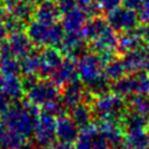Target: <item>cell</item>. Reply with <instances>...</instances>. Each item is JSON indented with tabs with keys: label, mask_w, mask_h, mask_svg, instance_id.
I'll return each instance as SVG.
<instances>
[{
	"label": "cell",
	"mask_w": 149,
	"mask_h": 149,
	"mask_svg": "<svg viewBox=\"0 0 149 149\" xmlns=\"http://www.w3.org/2000/svg\"><path fill=\"white\" fill-rule=\"evenodd\" d=\"M62 51L54 47L44 48L41 51V65L37 76L41 79H48L51 77L55 69L62 63Z\"/></svg>",
	"instance_id": "8992f818"
},
{
	"label": "cell",
	"mask_w": 149,
	"mask_h": 149,
	"mask_svg": "<svg viewBox=\"0 0 149 149\" xmlns=\"http://www.w3.org/2000/svg\"><path fill=\"white\" fill-rule=\"evenodd\" d=\"M101 149H109V148H101Z\"/></svg>",
	"instance_id": "f907efd6"
},
{
	"label": "cell",
	"mask_w": 149,
	"mask_h": 149,
	"mask_svg": "<svg viewBox=\"0 0 149 149\" xmlns=\"http://www.w3.org/2000/svg\"><path fill=\"white\" fill-rule=\"evenodd\" d=\"M0 45H1V43H0Z\"/></svg>",
	"instance_id": "816d5d0a"
},
{
	"label": "cell",
	"mask_w": 149,
	"mask_h": 149,
	"mask_svg": "<svg viewBox=\"0 0 149 149\" xmlns=\"http://www.w3.org/2000/svg\"><path fill=\"white\" fill-rule=\"evenodd\" d=\"M41 112L37 106L29 101H15L9 111L2 116V122L7 129L13 130L26 139L34 134Z\"/></svg>",
	"instance_id": "6da1fadb"
},
{
	"label": "cell",
	"mask_w": 149,
	"mask_h": 149,
	"mask_svg": "<svg viewBox=\"0 0 149 149\" xmlns=\"http://www.w3.org/2000/svg\"><path fill=\"white\" fill-rule=\"evenodd\" d=\"M41 112L44 113V114H48V115H51L54 118H59L62 115H65V111H66V107L63 105V102L61 100H55V101H51L44 106L41 107Z\"/></svg>",
	"instance_id": "f546056e"
},
{
	"label": "cell",
	"mask_w": 149,
	"mask_h": 149,
	"mask_svg": "<svg viewBox=\"0 0 149 149\" xmlns=\"http://www.w3.org/2000/svg\"><path fill=\"white\" fill-rule=\"evenodd\" d=\"M57 3H58L61 13H63V14L69 12V10H71V9H73V8H76V7H78L76 0H58Z\"/></svg>",
	"instance_id": "e575fe53"
},
{
	"label": "cell",
	"mask_w": 149,
	"mask_h": 149,
	"mask_svg": "<svg viewBox=\"0 0 149 149\" xmlns=\"http://www.w3.org/2000/svg\"><path fill=\"white\" fill-rule=\"evenodd\" d=\"M87 14L79 7H76L63 14L62 26L66 33L69 31H80L86 23Z\"/></svg>",
	"instance_id": "4fadbf2b"
},
{
	"label": "cell",
	"mask_w": 149,
	"mask_h": 149,
	"mask_svg": "<svg viewBox=\"0 0 149 149\" xmlns=\"http://www.w3.org/2000/svg\"><path fill=\"white\" fill-rule=\"evenodd\" d=\"M35 143L38 148L49 149L56 142V118L44 114L41 112V115L37 120L35 130H34Z\"/></svg>",
	"instance_id": "3957f363"
},
{
	"label": "cell",
	"mask_w": 149,
	"mask_h": 149,
	"mask_svg": "<svg viewBox=\"0 0 149 149\" xmlns=\"http://www.w3.org/2000/svg\"><path fill=\"white\" fill-rule=\"evenodd\" d=\"M95 1L98 2L100 9L106 12V13L119 8L120 5L122 3V0H95Z\"/></svg>",
	"instance_id": "836d02e7"
},
{
	"label": "cell",
	"mask_w": 149,
	"mask_h": 149,
	"mask_svg": "<svg viewBox=\"0 0 149 149\" xmlns=\"http://www.w3.org/2000/svg\"><path fill=\"white\" fill-rule=\"evenodd\" d=\"M56 136L58 141L74 143L79 136V128L68 115H62L56 119Z\"/></svg>",
	"instance_id": "30bf717a"
},
{
	"label": "cell",
	"mask_w": 149,
	"mask_h": 149,
	"mask_svg": "<svg viewBox=\"0 0 149 149\" xmlns=\"http://www.w3.org/2000/svg\"><path fill=\"white\" fill-rule=\"evenodd\" d=\"M6 130H7V127L5 126V123H3L2 121H0V139H1V136L5 134Z\"/></svg>",
	"instance_id": "f6af8a7d"
},
{
	"label": "cell",
	"mask_w": 149,
	"mask_h": 149,
	"mask_svg": "<svg viewBox=\"0 0 149 149\" xmlns=\"http://www.w3.org/2000/svg\"><path fill=\"white\" fill-rule=\"evenodd\" d=\"M136 77L139 81V94L149 97V74L139 73Z\"/></svg>",
	"instance_id": "d6a6232c"
},
{
	"label": "cell",
	"mask_w": 149,
	"mask_h": 149,
	"mask_svg": "<svg viewBox=\"0 0 149 149\" xmlns=\"http://www.w3.org/2000/svg\"><path fill=\"white\" fill-rule=\"evenodd\" d=\"M49 28L50 26H47L42 22H38L36 20L29 22L27 26V35L33 42L34 45L41 47V45H48V38H49Z\"/></svg>",
	"instance_id": "e0dca14e"
},
{
	"label": "cell",
	"mask_w": 149,
	"mask_h": 149,
	"mask_svg": "<svg viewBox=\"0 0 149 149\" xmlns=\"http://www.w3.org/2000/svg\"><path fill=\"white\" fill-rule=\"evenodd\" d=\"M35 9H36L35 5L29 3L27 1H23V0H19L17 3L13 7V9L10 12H12V15H14V16H16V17L27 22L28 20L34 17Z\"/></svg>",
	"instance_id": "83f0119b"
},
{
	"label": "cell",
	"mask_w": 149,
	"mask_h": 149,
	"mask_svg": "<svg viewBox=\"0 0 149 149\" xmlns=\"http://www.w3.org/2000/svg\"><path fill=\"white\" fill-rule=\"evenodd\" d=\"M41 65V52L33 50L29 55L21 59L22 72L24 73H34L37 74Z\"/></svg>",
	"instance_id": "484cf974"
},
{
	"label": "cell",
	"mask_w": 149,
	"mask_h": 149,
	"mask_svg": "<svg viewBox=\"0 0 149 149\" xmlns=\"http://www.w3.org/2000/svg\"><path fill=\"white\" fill-rule=\"evenodd\" d=\"M104 68L105 65L98 54L87 52L77 62V74L83 83L87 84L104 73Z\"/></svg>",
	"instance_id": "5b68a950"
},
{
	"label": "cell",
	"mask_w": 149,
	"mask_h": 149,
	"mask_svg": "<svg viewBox=\"0 0 149 149\" xmlns=\"http://www.w3.org/2000/svg\"><path fill=\"white\" fill-rule=\"evenodd\" d=\"M104 73L106 74V77L109 80L115 81V80H119L122 77H125L126 73H127V70L125 68V64H123L122 59H120V58H113L109 63H107L105 65Z\"/></svg>",
	"instance_id": "d4e9b609"
},
{
	"label": "cell",
	"mask_w": 149,
	"mask_h": 149,
	"mask_svg": "<svg viewBox=\"0 0 149 149\" xmlns=\"http://www.w3.org/2000/svg\"><path fill=\"white\" fill-rule=\"evenodd\" d=\"M49 149H74V146L72 143H66V142H55Z\"/></svg>",
	"instance_id": "f35d334b"
},
{
	"label": "cell",
	"mask_w": 149,
	"mask_h": 149,
	"mask_svg": "<svg viewBox=\"0 0 149 149\" xmlns=\"http://www.w3.org/2000/svg\"><path fill=\"white\" fill-rule=\"evenodd\" d=\"M40 80V77L37 74L34 73H24V76L21 78V83H22V87L24 90V92H29Z\"/></svg>",
	"instance_id": "1f68e13d"
},
{
	"label": "cell",
	"mask_w": 149,
	"mask_h": 149,
	"mask_svg": "<svg viewBox=\"0 0 149 149\" xmlns=\"http://www.w3.org/2000/svg\"><path fill=\"white\" fill-rule=\"evenodd\" d=\"M146 0H122V5L123 7L132 9L134 12H139L141 9V7L143 6Z\"/></svg>",
	"instance_id": "d590c367"
},
{
	"label": "cell",
	"mask_w": 149,
	"mask_h": 149,
	"mask_svg": "<svg viewBox=\"0 0 149 149\" xmlns=\"http://www.w3.org/2000/svg\"><path fill=\"white\" fill-rule=\"evenodd\" d=\"M99 134L98 125L92 123L85 129H81L78 139L74 142V149H93V139Z\"/></svg>",
	"instance_id": "603a6c76"
},
{
	"label": "cell",
	"mask_w": 149,
	"mask_h": 149,
	"mask_svg": "<svg viewBox=\"0 0 149 149\" xmlns=\"http://www.w3.org/2000/svg\"><path fill=\"white\" fill-rule=\"evenodd\" d=\"M118 149H128V148H127V147H119Z\"/></svg>",
	"instance_id": "681fc988"
},
{
	"label": "cell",
	"mask_w": 149,
	"mask_h": 149,
	"mask_svg": "<svg viewBox=\"0 0 149 149\" xmlns=\"http://www.w3.org/2000/svg\"><path fill=\"white\" fill-rule=\"evenodd\" d=\"M3 79H5V76H2L0 73V92H1V88H2V85H3Z\"/></svg>",
	"instance_id": "bcb514c9"
},
{
	"label": "cell",
	"mask_w": 149,
	"mask_h": 149,
	"mask_svg": "<svg viewBox=\"0 0 149 149\" xmlns=\"http://www.w3.org/2000/svg\"><path fill=\"white\" fill-rule=\"evenodd\" d=\"M65 30L61 23H54L49 28V38H48V45L58 48L61 47L63 38L65 36Z\"/></svg>",
	"instance_id": "f1b7e54d"
},
{
	"label": "cell",
	"mask_w": 149,
	"mask_h": 149,
	"mask_svg": "<svg viewBox=\"0 0 149 149\" xmlns=\"http://www.w3.org/2000/svg\"><path fill=\"white\" fill-rule=\"evenodd\" d=\"M78 78L77 74V63L72 58H63L62 63L55 69L50 79L58 86H65L71 80Z\"/></svg>",
	"instance_id": "52a82bcc"
},
{
	"label": "cell",
	"mask_w": 149,
	"mask_h": 149,
	"mask_svg": "<svg viewBox=\"0 0 149 149\" xmlns=\"http://www.w3.org/2000/svg\"><path fill=\"white\" fill-rule=\"evenodd\" d=\"M9 36V33L5 24H0V43L5 42Z\"/></svg>",
	"instance_id": "b9f144b4"
},
{
	"label": "cell",
	"mask_w": 149,
	"mask_h": 149,
	"mask_svg": "<svg viewBox=\"0 0 149 149\" xmlns=\"http://www.w3.org/2000/svg\"><path fill=\"white\" fill-rule=\"evenodd\" d=\"M146 130H147V133H148V135H149V122H148V125H147V128H146Z\"/></svg>",
	"instance_id": "c3c4849f"
},
{
	"label": "cell",
	"mask_w": 149,
	"mask_h": 149,
	"mask_svg": "<svg viewBox=\"0 0 149 149\" xmlns=\"http://www.w3.org/2000/svg\"><path fill=\"white\" fill-rule=\"evenodd\" d=\"M139 31L142 36V40H143V43L147 45V48H149V26H146V24H142V26H139Z\"/></svg>",
	"instance_id": "74e56055"
},
{
	"label": "cell",
	"mask_w": 149,
	"mask_h": 149,
	"mask_svg": "<svg viewBox=\"0 0 149 149\" xmlns=\"http://www.w3.org/2000/svg\"><path fill=\"white\" fill-rule=\"evenodd\" d=\"M137 28L134 30H130V31L122 33V35L119 36V43H118V48H116L118 52H120L121 55H125L129 51L137 50V49L142 48L143 40H142V36Z\"/></svg>",
	"instance_id": "9a60e30c"
},
{
	"label": "cell",
	"mask_w": 149,
	"mask_h": 149,
	"mask_svg": "<svg viewBox=\"0 0 149 149\" xmlns=\"http://www.w3.org/2000/svg\"><path fill=\"white\" fill-rule=\"evenodd\" d=\"M24 141H26L24 136L15 133L13 130L7 129L0 139V148H2V149H19Z\"/></svg>",
	"instance_id": "4316f807"
},
{
	"label": "cell",
	"mask_w": 149,
	"mask_h": 149,
	"mask_svg": "<svg viewBox=\"0 0 149 149\" xmlns=\"http://www.w3.org/2000/svg\"><path fill=\"white\" fill-rule=\"evenodd\" d=\"M111 80L106 77L105 73H101L92 81L86 84V90L94 97H99L105 93H108V91L111 90Z\"/></svg>",
	"instance_id": "cb8c5ba5"
},
{
	"label": "cell",
	"mask_w": 149,
	"mask_h": 149,
	"mask_svg": "<svg viewBox=\"0 0 149 149\" xmlns=\"http://www.w3.org/2000/svg\"><path fill=\"white\" fill-rule=\"evenodd\" d=\"M119 43L118 33L109 26L93 41L90 42V50L94 54H100L102 51H115Z\"/></svg>",
	"instance_id": "ba28073f"
},
{
	"label": "cell",
	"mask_w": 149,
	"mask_h": 149,
	"mask_svg": "<svg viewBox=\"0 0 149 149\" xmlns=\"http://www.w3.org/2000/svg\"><path fill=\"white\" fill-rule=\"evenodd\" d=\"M70 118L72 119V121L77 125V127L80 130L87 128L88 126L93 123L92 122V118H93L92 108L90 107V105H86L84 102H79L78 105L73 106L70 109Z\"/></svg>",
	"instance_id": "2e32d148"
},
{
	"label": "cell",
	"mask_w": 149,
	"mask_h": 149,
	"mask_svg": "<svg viewBox=\"0 0 149 149\" xmlns=\"http://www.w3.org/2000/svg\"><path fill=\"white\" fill-rule=\"evenodd\" d=\"M76 2L79 8H81L84 12H86L95 2V0H76Z\"/></svg>",
	"instance_id": "ab89813d"
},
{
	"label": "cell",
	"mask_w": 149,
	"mask_h": 149,
	"mask_svg": "<svg viewBox=\"0 0 149 149\" xmlns=\"http://www.w3.org/2000/svg\"><path fill=\"white\" fill-rule=\"evenodd\" d=\"M123 143L128 149H149V135L146 129L127 130Z\"/></svg>",
	"instance_id": "ffe728a7"
},
{
	"label": "cell",
	"mask_w": 149,
	"mask_h": 149,
	"mask_svg": "<svg viewBox=\"0 0 149 149\" xmlns=\"http://www.w3.org/2000/svg\"><path fill=\"white\" fill-rule=\"evenodd\" d=\"M59 15L61 10L58 3H56L54 0H45L37 3L34 17L38 22H42L47 26H51L54 23H57Z\"/></svg>",
	"instance_id": "7c38bea8"
},
{
	"label": "cell",
	"mask_w": 149,
	"mask_h": 149,
	"mask_svg": "<svg viewBox=\"0 0 149 149\" xmlns=\"http://www.w3.org/2000/svg\"><path fill=\"white\" fill-rule=\"evenodd\" d=\"M19 149H38V147L36 146V143H34V142H31V141H27V140H26Z\"/></svg>",
	"instance_id": "7bdbcfd3"
},
{
	"label": "cell",
	"mask_w": 149,
	"mask_h": 149,
	"mask_svg": "<svg viewBox=\"0 0 149 149\" xmlns=\"http://www.w3.org/2000/svg\"><path fill=\"white\" fill-rule=\"evenodd\" d=\"M107 27H108L107 20L104 19L101 15H97V16H92L90 20L86 21V23L81 29V33L86 38V41L91 42L95 40Z\"/></svg>",
	"instance_id": "d6986e66"
},
{
	"label": "cell",
	"mask_w": 149,
	"mask_h": 149,
	"mask_svg": "<svg viewBox=\"0 0 149 149\" xmlns=\"http://www.w3.org/2000/svg\"><path fill=\"white\" fill-rule=\"evenodd\" d=\"M106 20L108 26L116 33L130 31L140 26L137 13L126 7H119L112 12H108Z\"/></svg>",
	"instance_id": "7a4b0ae2"
},
{
	"label": "cell",
	"mask_w": 149,
	"mask_h": 149,
	"mask_svg": "<svg viewBox=\"0 0 149 149\" xmlns=\"http://www.w3.org/2000/svg\"><path fill=\"white\" fill-rule=\"evenodd\" d=\"M144 70L149 73V48L146 50V57H144Z\"/></svg>",
	"instance_id": "ee69618b"
},
{
	"label": "cell",
	"mask_w": 149,
	"mask_h": 149,
	"mask_svg": "<svg viewBox=\"0 0 149 149\" xmlns=\"http://www.w3.org/2000/svg\"><path fill=\"white\" fill-rule=\"evenodd\" d=\"M8 17H9L8 9L3 6L2 2H0V24H5V22L7 21Z\"/></svg>",
	"instance_id": "60d3db41"
},
{
	"label": "cell",
	"mask_w": 149,
	"mask_h": 149,
	"mask_svg": "<svg viewBox=\"0 0 149 149\" xmlns=\"http://www.w3.org/2000/svg\"><path fill=\"white\" fill-rule=\"evenodd\" d=\"M85 92V87L83 86V81L79 78H76L63 86V91L61 94V101L66 108H72L73 106L81 102L83 94Z\"/></svg>",
	"instance_id": "8fae6325"
},
{
	"label": "cell",
	"mask_w": 149,
	"mask_h": 149,
	"mask_svg": "<svg viewBox=\"0 0 149 149\" xmlns=\"http://www.w3.org/2000/svg\"><path fill=\"white\" fill-rule=\"evenodd\" d=\"M111 91L120 97L129 98L134 94H139V81L136 76H125L119 80H115L111 85Z\"/></svg>",
	"instance_id": "5bb4252c"
},
{
	"label": "cell",
	"mask_w": 149,
	"mask_h": 149,
	"mask_svg": "<svg viewBox=\"0 0 149 149\" xmlns=\"http://www.w3.org/2000/svg\"><path fill=\"white\" fill-rule=\"evenodd\" d=\"M59 95V87L51 79H40L38 83L29 92H27L28 101L37 107H42L51 101L57 100Z\"/></svg>",
	"instance_id": "277c9868"
},
{
	"label": "cell",
	"mask_w": 149,
	"mask_h": 149,
	"mask_svg": "<svg viewBox=\"0 0 149 149\" xmlns=\"http://www.w3.org/2000/svg\"><path fill=\"white\" fill-rule=\"evenodd\" d=\"M10 108V100L0 92V116H3Z\"/></svg>",
	"instance_id": "8d00e7d4"
},
{
	"label": "cell",
	"mask_w": 149,
	"mask_h": 149,
	"mask_svg": "<svg viewBox=\"0 0 149 149\" xmlns=\"http://www.w3.org/2000/svg\"><path fill=\"white\" fill-rule=\"evenodd\" d=\"M6 42L9 47L13 56L16 57L20 61L34 50L33 42L28 37L27 33H23V31L9 35L8 38L6 40Z\"/></svg>",
	"instance_id": "9c48e42d"
},
{
	"label": "cell",
	"mask_w": 149,
	"mask_h": 149,
	"mask_svg": "<svg viewBox=\"0 0 149 149\" xmlns=\"http://www.w3.org/2000/svg\"><path fill=\"white\" fill-rule=\"evenodd\" d=\"M5 26L9 33V35L12 34H16V33H21L26 28H27V24H26V21L14 16V15H9V17L7 19V21L5 22Z\"/></svg>",
	"instance_id": "4dcf8cb0"
},
{
	"label": "cell",
	"mask_w": 149,
	"mask_h": 149,
	"mask_svg": "<svg viewBox=\"0 0 149 149\" xmlns=\"http://www.w3.org/2000/svg\"><path fill=\"white\" fill-rule=\"evenodd\" d=\"M144 57H146V50L141 48L122 55L121 59L125 64L127 72L134 74L144 69Z\"/></svg>",
	"instance_id": "ac0fdd59"
},
{
	"label": "cell",
	"mask_w": 149,
	"mask_h": 149,
	"mask_svg": "<svg viewBox=\"0 0 149 149\" xmlns=\"http://www.w3.org/2000/svg\"><path fill=\"white\" fill-rule=\"evenodd\" d=\"M148 115L127 109L123 119H122V127L125 132L127 130H139V129H146L148 125Z\"/></svg>",
	"instance_id": "7402d4cb"
},
{
	"label": "cell",
	"mask_w": 149,
	"mask_h": 149,
	"mask_svg": "<svg viewBox=\"0 0 149 149\" xmlns=\"http://www.w3.org/2000/svg\"><path fill=\"white\" fill-rule=\"evenodd\" d=\"M1 93H3L9 100L19 101L24 93L21 79L17 78V76H5Z\"/></svg>",
	"instance_id": "44dd1931"
},
{
	"label": "cell",
	"mask_w": 149,
	"mask_h": 149,
	"mask_svg": "<svg viewBox=\"0 0 149 149\" xmlns=\"http://www.w3.org/2000/svg\"><path fill=\"white\" fill-rule=\"evenodd\" d=\"M23 1H27V2L33 3V5H36L37 2H40V0H23Z\"/></svg>",
	"instance_id": "7dc6e473"
}]
</instances>
